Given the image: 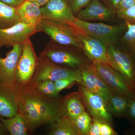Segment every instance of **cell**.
<instances>
[{
  "instance_id": "obj_1",
  "label": "cell",
  "mask_w": 135,
  "mask_h": 135,
  "mask_svg": "<svg viewBox=\"0 0 135 135\" xmlns=\"http://www.w3.org/2000/svg\"><path fill=\"white\" fill-rule=\"evenodd\" d=\"M18 113L26 121L29 132L47 124H51L65 115L63 98L44 95L29 84L18 85L16 90Z\"/></svg>"
},
{
  "instance_id": "obj_2",
  "label": "cell",
  "mask_w": 135,
  "mask_h": 135,
  "mask_svg": "<svg viewBox=\"0 0 135 135\" xmlns=\"http://www.w3.org/2000/svg\"><path fill=\"white\" fill-rule=\"evenodd\" d=\"M40 57L56 65L72 70H81L92 63L82 50L59 45L52 40L48 44Z\"/></svg>"
},
{
  "instance_id": "obj_3",
  "label": "cell",
  "mask_w": 135,
  "mask_h": 135,
  "mask_svg": "<svg viewBox=\"0 0 135 135\" xmlns=\"http://www.w3.org/2000/svg\"><path fill=\"white\" fill-rule=\"evenodd\" d=\"M36 32H42L51 40L62 46L81 49L77 29L71 25L50 19H42L35 28Z\"/></svg>"
},
{
  "instance_id": "obj_4",
  "label": "cell",
  "mask_w": 135,
  "mask_h": 135,
  "mask_svg": "<svg viewBox=\"0 0 135 135\" xmlns=\"http://www.w3.org/2000/svg\"><path fill=\"white\" fill-rule=\"evenodd\" d=\"M79 31L98 39L107 45L115 44L127 29V25H112L103 23H91L76 18L72 25Z\"/></svg>"
},
{
  "instance_id": "obj_5",
  "label": "cell",
  "mask_w": 135,
  "mask_h": 135,
  "mask_svg": "<svg viewBox=\"0 0 135 135\" xmlns=\"http://www.w3.org/2000/svg\"><path fill=\"white\" fill-rule=\"evenodd\" d=\"M107 62L122 75L135 90V58L115 44H107Z\"/></svg>"
},
{
  "instance_id": "obj_6",
  "label": "cell",
  "mask_w": 135,
  "mask_h": 135,
  "mask_svg": "<svg viewBox=\"0 0 135 135\" xmlns=\"http://www.w3.org/2000/svg\"><path fill=\"white\" fill-rule=\"evenodd\" d=\"M97 74L113 92L135 99V90L120 74L107 63L99 60L92 61Z\"/></svg>"
},
{
  "instance_id": "obj_7",
  "label": "cell",
  "mask_w": 135,
  "mask_h": 135,
  "mask_svg": "<svg viewBox=\"0 0 135 135\" xmlns=\"http://www.w3.org/2000/svg\"><path fill=\"white\" fill-rule=\"evenodd\" d=\"M65 78L75 79L79 83L82 84L81 71L72 70L56 65L39 56L36 71L30 82L44 80L55 82Z\"/></svg>"
},
{
  "instance_id": "obj_8",
  "label": "cell",
  "mask_w": 135,
  "mask_h": 135,
  "mask_svg": "<svg viewBox=\"0 0 135 135\" xmlns=\"http://www.w3.org/2000/svg\"><path fill=\"white\" fill-rule=\"evenodd\" d=\"M81 98L86 109L93 119L113 124V120L106 102L101 96L90 90L80 83H78Z\"/></svg>"
},
{
  "instance_id": "obj_9",
  "label": "cell",
  "mask_w": 135,
  "mask_h": 135,
  "mask_svg": "<svg viewBox=\"0 0 135 135\" xmlns=\"http://www.w3.org/2000/svg\"><path fill=\"white\" fill-rule=\"evenodd\" d=\"M4 58L0 57V86L16 91L18 86L17 68L23 44H17Z\"/></svg>"
},
{
  "instance_id": "obj_10",
  "label": "cell",
  "mask_w": 135,
  "mask_h": 135,
  "mask_svg": "<svg viewBox=\"0 0 135 135\" xmlns=\"http://www.w3.org/2000/svg\"><path fill=\"white\" fill-rule=\"evenodd\" d=\"M38 61V57L29 38L23 44V50L17 66L18 85L25 86L29 84L36 71Z\"/></svg>"
},
{
  "instance_id": "obj_11",
  "label": "cell",
  "mask_w": 135,
  "mask_h": 135,
  "mask_svg": "<svg viewBox=\"0 0 135 135\" xmlns=\"http://www.w3.org/2000/svg\"><path fill=\"white\" fill-rule=\"evenodd\" d=\"M36 33L33 27L20 22L9 28L0 29V49L23 44Z\"/></svg>"
},
{
  "instance_id": "obj_12",
  "label": "cell",
  "mask_w": 135,
  "mask_h": 135,
  "mask_svg": "<svg viewBox=\"0 0 135 135\" xmlns=\"http://www.w3.org/2000/svg\"><path fill=\"white\" fill-rule=\"evenodd\" d=\"M42 19L55 20L72 26L76 19L65 0H50L41 7Z\"/></svg>"
},
{
  "instance_id": "obj_13",
  "label": "cell",
  "mask_w": 135,
  "mask_h": 135,
  "mask_svg": "<svg viewBox=\"0 0 135 135\" xmlns=\"http://www.w3.org/2000/svg\"><path fill=\"white\" fill-rule=\"evenodd\" d=\"M77 31L81 49L87 57L92 62L99 60L108 64L106 44L98 39L88 36L78 30Z\"/></svg>"
},
{
  "instance_id": "obj_14",
  "label": "cell",
  "mask_w": 135,
  "mask_h": 135,
  "mask_svg": "<svg viewBox=\"0 0 135 135\" xmlns=\"http://www.w3.org/2000/svg\"><path fill=\"white\" fill-rule=\"evenodd\" d=\"M116 12L110 7L102 4L99 0H92L86 7L75 15L76 18L84 21H109Z\"/></svg>"
},
{
  "instance_id": "obj_15",
  "label": "cell",
  "mask_w": 135,
  "mask_h": 135,
  "mask_svg": "<svg viewBox=\"0 0 135 135\" xmlns=\"http://www.w3.org/2000/svg\"><path fill=\"white\" fill-rule=\"evenodd\" d=\"M82 85L92 92L102 97L105 102L113 92L94 71L92 63L91 65L82 69Z\"/></svg>"
},
{
  "instance_id": "obj_16",
  "label": "cell",
  "mask_w": 135,
  "mask_h": 135,
  "mask_svg": "<svg viewBox=\"0 0 135 135\" xmlns=\"http://www.w3.org/2000/svg\"><path fill=\"white\" fill-rule=\"evenodd\" d=\"M41 7L37 3L25 0L17 7L20 22L36 28L42 19Z\"/></svg>"
},
{
  "instance_id": "obj_17",
  "label": "cell",
  "mask_w": 135,
  "mask_h": 135,
  "mask_svg": "<svg viewBox=\"0 0 135 135\" xmlns=\"http://www.w3.org/2000/svg\"><path fill=\"white\" fill-rule=\"evenodd\" d=\"M17 113L16 91L0 86V117L11 118Z\"/></svg>"
},
{
  "instance_id": "obj_18",
  "label": "cell",
  "mask_w": 135,
  "mask_h": 135,
  "mask_svg": "<svg viewBox=\"0 0 135 135\" xmlns=\"http://www.w3.org/2000/svg\"><path fill=\"white\" fill-rule=\"evenodd\" d=\"M65 113L73 120L83 112L86 111L78 92H75L66 95L62 99Z\"/></svg>"
},
{
  "instance_id": "obj_19",
  "label": "cell",
  "mask_w": 135,
  "mask_h": 135,
  "mask_svg": "<svg viewBox=\"0 0 135 135\" xmlns=\"http://www.w3.org/2000/svg\"><path fill=\"white\" fill-rule=\"evenodd\" d=\"M129 98L123 94L113 92L106 102L109 111L116 118H126Z\"/></svg>"
},
{
  "instance_id": "obj_20",
  "label": "cell",
  "mask_w": 135,
  "mask_h": 135,
  "mask_svg": "<svg viewBox=\"0 0 135 135\" xmlns=\"http://www.w3.org/2000/svg\"><path fill=\"white\" fill-rule=\"evenodd\" d=\"M50 135H81L76 124L68 116L64 115L50 124Z\"/></svg>"
},
{
  "instance_id": "obj_21",
  "label": "cell",
  "mask_w": 135,
  "mask_h": 135,
  "mask_svg": "<svg viewBox=\"0 0 135 135\" xmlns=\"http://www.w3.org/2000/svg\"><path fill=\"white\" fill-rule=\"evenodd\" d=\"M0 121L11 135H27L29 134L26 121L22 114L18 113L11 118L0 117Z\"/></svg>"
},
{
  "instance_id": "obj_22",
  "label": "cell",
  "mask_w": 135,
  "mask_h": 135,
  "mask_svg": "<svg viewBox=\"0 0 135 135\" xmlns=\"http://www.w3.org/2000/svg\"><path fill=\"white\" fill-rule=\"evenodd\" d=\"M20 22L17 7L0 1V29H7Z\"/></svg>"
},
{
  "instance_id": "obj_23",
  "label": "cell",
  "mask_w": 135,
  "mask_h": 135,
  "mask_svg": "<svg viewBox=\"0 0 135 135\" xmlns=\"http://www.w3.org/2000/svg\"><path fill=\"white\" fill-rule=\"evenodd\" d=\"M40 93L50 98H59V93L56 90L55 83L50 80L30 82L28 84Z\"/></svg>"
},
{
  "instance_id": "obj_24",
  "label": "cell",
  "mask_w": 135,
  "mask_h": 135,
  "mask_svg": "<svg viewBox=\"0 0 135 135\" xmlns=\"http://www.w3.org/2000/svg\"><path fill=\"white\" fill-rule=\"evenodd\" d=\"M127 29L121 38L124 46V49L130 53L135 58V25L126 23Z\"/></svg>"
},
{
  "instance_id": "obj_25",
  "label": "cell",
  "mask_w": 135,
  "mask_h": 135,
  "mask_svg": "<svg viewBox=\"0 0 135 135\" xmlns=\"http://www.w3.org/2000/svg\"><path fill=\"white\" fill-rule=\"evenodd\" d=\"M81 135H88L92 122V118L85 111L74 120Z\"/></svg>"
},
{
  "instance_id": "obj_26",
  "label": "cell",
  "mask_w": 135,
  "mask_h": 135,
  "mask_svg": "<svg viewBox=\"0 0 135 135\" xmlns=\"http://www.w3.org/2000/svg\"><path fill=\"white\" fill-rule=\"evenodd\" d=\"M116 14L119 18L126 23L135 25V5L127 9L117 11Z\"/></svg>"
},
{
  "instance_id": "obj_27",
  "label": "cell",
  "mask_w": 135,
  "mask_h": 135,
  "mask_svg": "<svg viewBox=\"0 0 135 135\" xmlns=\"http://www.w3.org/2000/svg\"><path fill=\"white\" fill-rule=\"evenodd\" d=\"M74 15L86 7L92 0H65Z\"/></svg>"
},
{
  "instance_id": "obj_28",
  "label": "cell",
  "mask_w": 135,
  "mask_h": 135,
  "mask_svg": "<svg viewBox=\"0 0 135 135\" xmlns=\"http://www.w3.org/2000/svg\"><path fill=\"white\" fill-rule=\"evenodd\" d=\"M56 90L59 93L62 90L71 88L74 84H78L79 83L75 79L65 78L58 80L54 82Z\"/></svg>"
},
{
  "instance_id": "obj_29",
  "label": "cell",
  "mask_w": 135,
  "mask_h": 135,
  "mask_svg": "<svg viewBox=\"0 0 135 135\" xmlns=\"http://www.w3.org/2000/svg\"><path fill=\"white\" fill-rule=\"evenodd\" d=\"M125 119L135 127V99L129 98L128 108Z\"/></svg>"
},
{
  "instance_id": "obj_30",
  "label": "cell",
  "mask_w": 135,
  "mask_h": 135,
  "mask_svg": "<svg viewBox=\"0 0 135 135\" xmlns=\"http://www.w3.org/2000/svg\"><path fill=\"white\" fill-rule=\"evenodd\" d=\"M99 134L100 135H116L118 133L113 128L110 123L101 121Z\"/></svg>"
},
{
  "instance_id": "obj_31",
  "label": "cell",
  "mask_w": 135,
  "mask_h": 135,
  "mask_svg": "<svg viewBox=\"0 0 135 135\" xmlns=\"http://www.w3.org/2000/svg\"><path fill=\"white\" fill-rule=\"evenodd\" d=\"M101 121L92 118V125L89 131L88 135H100L99 128Z\"/></svg>"
},
{
  "instance_id": "obj_32",
  "label": "cell",
  "mask_w": 135,
  "mask_h": 135,
  "mask_svg": "<svg viewBox=\"0 0 135 135\" xmlns=\"http://www.w3.org/2000/svg\"><path fill=\"white\" fill-rule=\"evenodd\" d=\"M135 5V0H122L118 6L117 10L127 9Z\"/></svg>"
},
{
  "instance_id": "obj_33",
  "label": "cell",
  "mask_w": 135,
  "mask_h": 135,
  "mask_svg": "<svg viewBox=\"0 0 135 135\" xmlns=\"http://www.w3.org/2000/svg\"><path fill=\"white\" fill-rule=\"evenodd\" d=\"M25 1V0H0V1L3 2L15 7H18Z\"/></svg>"
},
{
  "instance_id": "obj_34",
  "label": "cell",
  "mask_w": 135,
  "mask_h": 135,
  "mask_svg": "<svg viewBox=\"0 0 135 135\" xmlns=\"http://www.w3.org/2000/svg\"><path fill=\"white\" fill-rule=\"evenodd\" d=\"M122 0H109V2L110 5V7L112 8L115 11L117 10L118 6Z\"/></svg>"
},
{
  "instance_id": "obj_35",
  "label": "cell",
  "mask_w": 135,
  "mask_h": 135,
  "mask_svg": "<svg viewBox=\"0 0 135 135\" xmlns=\"http://www.w3.org/2000/svg\"><path fill=\"white\" fill-rule=\"evenodd\" d=\"M50 0H37L36 2L41 7H42L47 4Z\"/></svg>"
},
{
  "instance_id": "obj_36",
  "label": "cell",
  "mask_w": 135,
  "mask_h": 135,
  "mask_svg": "<svg viewBox=\"0 0 135 135\" xmlns=\"http://www.w3.org/2000/svg\"><path fill=\"white\" fill-rule=\"evenodd\" d=\"M6 131L7 130L0 121V135L5 134L6 133Z\"/></svg>"
},
{
  "instance_id": "obj_37",
  "label": "cell",
  "mask_w": 135,
  "mask_h": 135,
  "mask_svg": "<svg viewBox=\"0 0 135 135\" xmlns=\"http://www.w3.org/2000/svg\"><path fill=\"white\" fill-rule=\"evenodd\" d=\"M131 133L132 134L135 135V127H133V129L132 130H131Z\"/></svg>"
},
{
  "instance_id": "obj_38",
  "label": "cell",
  "mask_w": 135,
  "mask_h": 135,
  "mask_svg": "<svg viewBox=\"0 0 135 135\" xmlns=\"http://www.w3.org/2000/svg\"><path fill=\"white\" fill-rule=\"evenodd\" d=\"M28 1L32 2H36L37 0H26Z\"/></svg>"
},
{
  "instance_id": "obj_39",
  "label": "cell",
  "mask_w": 135,
  "mask_h": 135,
  "mask_svg": "<svg viewBox=\"0 0 135 135\" xmlns=\"http://www.w3.org/2000/svg\"><path fill=\"white\" fill-rule=\"evenodd\" d=\"M104 2H109V0H103Z\"/></svg>"
}]
</instances>
